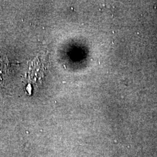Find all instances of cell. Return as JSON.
Masks as SVG:
<instances>
[{"label": "cell", "mask_w": 157, "mask_h": 157, "mask_svg": "<svg viewBox=\"0 0 157 157\" xmlns=\"http://www.w3.org/2000/svg\"><path fill=\"white\" fill-rule=\"evenodd\" d=\"M10 73V62L5 54L0 52V84L2 85Z\"/></svg>", "instance_id": "6da1fadb"}]
</instances>
